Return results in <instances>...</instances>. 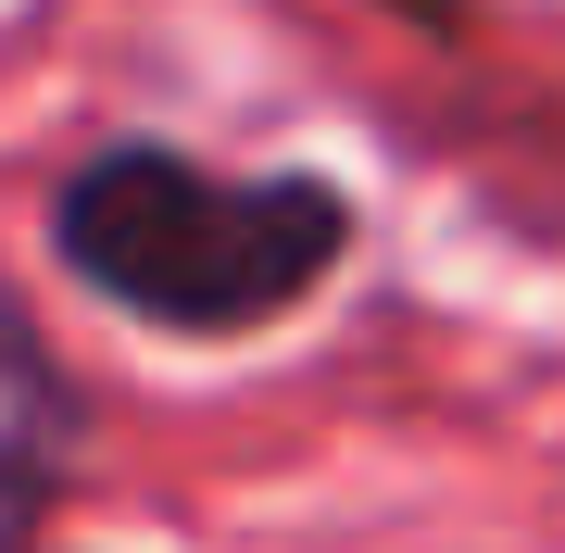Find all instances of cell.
Masks as SVG:
<instances>
[{"label": "cell", "mask_w": 565, "mask_h": 553, "mask_svg": "<svg viewBox=\"0 0 565 553\" xmlns=\"http://www.w3.org/2000/svg\"><path fill=\"white\" fill-rule=\"evenodd\" d=\"M51 252L151 340H264L352 265V189L315 164L226 177L177 139H102L51 189Z\"/></svg>", "instance_id": "6da1fadb"}, {"label": "cell", "mask_w": 565, "mask_h": 553, "mask_svg": "<svg viewBox=\"0 0 565 553\" xmlns=\"http://www.w3.org/2000/svg\"><path fill=\"white\" fill-rule=\"evenodd\" d=\"M63 466H76V377H63V352L39 340V315L0 289V553L39 541Z\"/></svg>", "instance_id": "7a4b0ae2"}]
</instances>
